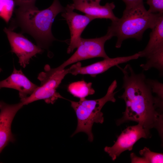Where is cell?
Instances as JSON below:
<instances>
[{
  "label": "cell",
  "mask_w": 163,
  "mask_h": 163,
  "mask_svg": "<svg viewBox=\"0 0 163 163\" xmlns=\"http://www.w3.org/2000/svg\"><path fill=\"white\" fill-rule=\"evenodd\" d=\"M15 5L21 8H32L36 7V0H14Z\"/></svg>",
  "instance_id": "20"
},
{
  "label": "cell",
  "mask_w": 163,
  "mask_h": 163,
  "mask_svg": "<svg viewBox=\"0 0 163 163\" xmlns=\"http://www.w3.org/2000/svg\"><path fill=\"white\" fill-rule=\"evenodd\" d=\"M107 33L104 36L92 39L81 38L75 53L62 64L56 68L59 70L64 69L68 65L80 61L96 57L106 59L109 57L106 53L104 46L106 41L112 37Z\"/></svg>",
  "instance_id": "5"
},
{
  "label": "cell",
  "mask_w": 163,
  "mask_h": 163,
  "mask_svg": "<svg viewBox=\"0 0 163 163\" xmlns=\"http://www.w3.org/2000/svg\"><path fill=\"white\" fill-rule=\"evenodd\" d=\"M125 3L126 7H132L143 2V0H122Z\"/></svg>",
  "instance_id": "21"
},
{
  "label": "cell",
  "mask_w": 163,
  "mask_h": 163,
  "mask_svg": "<svg viewBox=\"0 0 163 163\" xmlns=\"http://www.w3.org/2000/svg\"><path fill=\"white\" fill-rule=\"evenodd\" d=\"M4 31L7 35L11 52L17 55L19 63L23 68L29 64L33 57L43 52L42 48L34 45L21 34L16 33L6 27Z\"/></svg>",
  "instance_id": "7"
},
{
  "label": "cell",
  "mask_w": 163,
  "mask_h": 163,
  "mask_svg": "<svg viewBox=\"0 0 163 163\" xmlns=\"http://www.w3.org/2000/svg\"><path fill=\"white\" fill-rule=\"evenodd\" d=\"M149 8L148 10L152 13H163V0H147Z\"/></svg>",
  "instance_id": "19"
},
{
  "label": "cell",
  "mask_w": 163,
  "mask_h": 163,
  "mask_svg": "<svg viewBox=\"0 0 163 163\" xmlns=\"http://www.w3.org/2000/svg\"><path fill=\"white\" fill-rule=\"evenodd\" d=\"M139 57V55L138 53L126 56L114 58L108 57L85 66H82L81 62H79L72 65L69 68V73L74 75L78 74L89 75L92 77H95L97 75L104 72L111 67L137 59Z\"/></svg>",
  "instance_id": "8"
},
{
  "label": "cell",
  "mask_w": 163,
  "mask_h": 163,
  "mask_svg": "<svg viewBox=\"0 0 163 163\" xmlns=\"http://www.w3.org/2000/svg\"><path fill=\"white\" fill-rule=\"evenodd\" d=\"M2 71V69L0 68V73L1 72V71Z\"/></svg>",
  "instance_id": "24"
},
{
  "label": "cell",
  "mask_w": 163,
  "mask_h": 163,
  "mask_svg": "<svg viewBox=\"0 0 163 163\" xmlns=\"http://www.w3.org/2000/svg\"><path fill=\"white\" fill-rule=\"evenodd\" d=\"M146 82L149 86L153 93L156 97L163 101V84L155 80L146 79Z\"/></svg>",
  "instance_id": "18"
},
{
  "label": "cell",
  "mask_w": 163,
  "mask_h": 163,
  "mask_svg": "<svg viewBox=\"0 0 163 163\" xmlns=\"http://www.w3.org/2000/svg\"><path fill=\"white\" fill-rule=\"evenodd\" d=\"M162 14L149 12L145 8L143 2L126 7L122 17L112 21L107 33L112 37H117L115 47L119 48L127 39L141 40L144 32L148 29H152Z\"/></svg>",
  "instance_id": "3"
},
{
  "label": "cell",
  "mask_w": 163,
  "mask_h": 163,
  "mask_svg": "<svg viewBox=\"0 0 163 163\" xmlns=\"http://www.w3.org/2000/svg\"><path fill=\"white\" fill-rule=\"evenodd\" d=\"M92 83H87L84 80L73 82L68 87V91L74 97L80 99L85 98L95 93L92 87Z\"/></svg>",
  "instance_id": "14"
},
{
  "label": "cell",
  "mask_w": 163,
  "mask_h": 163,
  "mask_svg": "<svg viewBox=\"0 0 163 163\" xmlns=\"http://www.w3.org/2000/svg\"><path fill=\"white\" fill-rule=\"evenodd\" d=\"M139 153L145 163H162L163 162V154L151 151L150 149L145 147L140 150Z\"/></svg>",
  "instance_id": "17"
},
{
  "label": "cell",
  "mask_w": 163,
  "mask_h": 163,
  "mask_svg": "<svg viewBox=\"0 0 163 163\" xmlns=\"http://www.w3.org/2000/svg\"><path fill=\"white\" fill-rule=\"evenodd\" d=\"M117 87V82L115 80L109 86L106 94L100 98L90 100L83 98L80 99L78 101H70L77 119V128L72 136L83 132L88 135L89 141H93L94 136L92 132L93 124L94 123H103L104 117L101 110L107 102H116L115 95L117 92L114 91Z\"/></svg>",
  "instance_id": "4"
},
{
  "label": "cell",
  "mask_w": 163,
  "mask_h": 163,
  "mask_svg": "<svg viewBox=\"0 0 163 163\" xmlns=\"http://www.w3.org/2000/svg\"><path fill=\"white\" fill-rule=\"evenodd\" d=\"M131 163H145L142 157L137 156L134 153H132L130 155Z\"/></svg>",
  "instance_id": "22"
},
{
  "label": "cell",
  "mask_w": 163,
  "mask_h": 163,
  "mask_svg": "<svg viewBox=\"0 0 163 163\" xmlns=\"http://www.w3.org/2000/svg\"><path fill=\"white\" fill-rule=\"evenodd\" d=\"M116 66L123 74L124 92L119 97L123 99L126 104L123 116L117 120V125L136 122L149 130L156 129L162 140L163 101L153 96L143 72L136 74L129 64L123 68Z\"/></svg>",
  "instance_id": "1"
},
{
  "label": "cell",
  "mask_w": 163,
  "mask_h": 163,
  "mask_svg": "<svg viewBox=\"0 0 163 163\" xmlns=\"http://www.w3.org/2000/svg\"><path fill=\"white\" fill-rule=\"evenodd\" d=\"M151 135L150 130L139 123L129 126L122 132L113 145L106 146L104 151L114 161L124 151L132 150L134 144L140 139H147Z\"/></svg>",
  "instance_id": "6"
},
{
  "label": "cell",
  "mask_w": 163,
  "mask_h": 163,
  "mask_svg": "<svg viewBox=\"0 0 163 163\" xmlns=\"http://www.w3.org/2000/svg\"><path fill=\"white\" fill-rule=\"evenodd\" d=\"M88 2L100 4L101 0H86Z\"/></svg>",
  "instance_id": "23"
},
{
  "label": "cell",
  "mask_w": 163,
  "mask_h": 163,
  "mask_svg": "<svg viewBox=\"0 0 163 163\" xmlns=\"http://www.w3.org/2000/svg\"><path fill=\"white\" fill-rule=\"evenodd\" d=\"M145 64L140 65L143 70L147 71L152 68H155L162 74L163 71V49L150 55L146 58Z\"/></svg>",
  "instance_id": "15"
},
{
  "label": "cell",
  "mask_w": 163,
  "mask_h": 163,
  "mask_svg": "<svg viewBox=\"0 0 163 163\" xmlns=\"http://www.w3.org/2000/svg\"><path fill=\"white\" fill-rule=\"evenodd\" d=\"M73 10L68 4L61 14L67 22L70 33L69 43L67 49V53L69 54L77 48L82 38L81 36L82 32L89 23L94 19L86 14H78Z\"/></svg>",
  "instance_id": "9"
},
{
  "label": "cell",
  "mask_w": 163,
  "mask_h": 163,
  "mask_svg": "<svg viewBox=\"0 0 163 163\" xmlns=\"http://www.w3.org/2000/svg\"><path fill=\"white\" fill-rule=\"evenodd\" d=\"M15 5L14 0H0V18L7 23L11 17Z\"/></svg>",
  "instance_id": "16"
},
{
  "label": "cell",
  "mask_w": 163,
  "mask_h": 163,
  "mask_svg": "<svg viewBox=\"0 0 163 163\" xmlns=\"http://www.w3.org/2000/svg\"><path fill=\"white\" fill-rule=\"evenodd\" d=\"M149 41L145 49L138 53L139 57H147L163 49V14L151 29Z\"/></svg>",
  "instance_id": "13"
},
{
  "label": "cell",
  "mask_w": 163,
  "mask_h": 163,
  "mask_svg": "<svg viewBox=\"0 0 163 163\" xmlns=\"http://www.w3.org/2000/svg\"><path fill=\"white\" fill-rule=\"evenodd\" d=\"M65 11L59 0H54L49 7L41 10L37 7L18 8L15 11V18L8 28L13 30L20 27L22 33H28L34 39L38 46L47 49L55 40L51 32L53 21L59 13Z\"/></svg>",
  "instance_id": "2"
},
{
  "label": "cell",
  "mask_w": 163,
  "mask_h": 163,
  "mask_svg": "<svg viewBox=\"0 0 163 163\" xmlns=\"http://www.w3.org/2000/svg\"><path fill=\"white\" fill-rule=\"evenodd\" d=\"M38 86L29 79L21 69L17 70L14 67L11 74L0 81V89L3 88L16 89L19 91L21 99L31 95Z\"/></svg>",
  "instance_id": "12"
},
{
  "label": "cell",
  "mask_w": 163,
  "mask_h": 163,
  "mask_svg": "<svg viewBox=\"0 0 163 163\" xmlns=\"http://www.w3.org/2000/svg\"><path fill=\"white\" fill-rule=\"evenodd\" d=\"M73 3L68 4L73 10L76 9L96 18L108 19L112 21L117 19L114 14L113 10L115 8L113 2L107 3L104 5L100 4L91 2L86 0H73Z\"/></svg>",
  "instance_id": "11"
},
{
  "label": "cell",
  "mask_w": 163,
  "mask_h": 163,
  "mask_svg": "<svg viewBox=\"0 0 163 163\" xmlns=\"http://www.w3.org/2000/svg\"><path fill=\"white\" fill-rule=\"evenodd\" d=\"M23 106L21 102L9 104L0 101V153L9 142L15 140L11 125L16 113Z\"/></svg>",
  "instance_id": "10"
}]
</instances>
